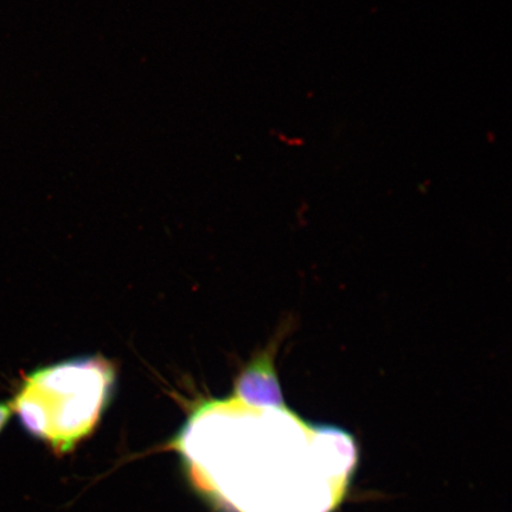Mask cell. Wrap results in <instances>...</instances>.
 Segmentation results:
<instances>
[{
    "instance_id": "cell-3",
    "label": "cell",
    "mask_w": 512,
    "mask_h": 512,
    "mask_svg": "<svg viewBox=\"0 0 512 512\" xmlns=\"http://www.w3.org/2000/svg\"><path fill=\"white\" fill-rule=\"evenodd\" d=\"M12 414H14V412H12L11 403L0 402V433H2L5 426L8 425Z\"/></svg>"
},
{
    "instance_id": "cell-2",
    "label": "cell",
    "mask_w": 512,
    "mask_h": 512,
    "mask_svg": "<svg viewBox=\"0 0 512 512\" xmlns=\"http://www.w3.org/2000/svg\"><path fill=\"white\" fill-rule=\"evenodd\" d=\"M292 330V319L280 325L267 347L255 352L251 360L239 371L230 396L249 408L278 412L296 421L300 427L310 428L312 424L287 405L277 370L280 345Z\"/></svg>"
},
{
    "instance_id": "cell-1",
    "label": "cell",
    "mask_w": 512,
    "mask_h": 512,
    "mask_svg": "<svg viewBox=\"0 0 512 512\" xmlns=\"http://www.w3.org/2000/svg\"><path fill=\"white\" fill-rule=\"evenodd\" d=\"M115 382L114 364L101 356L76 358L28 375L10 402L31 437L62 456L89 437L105 412Z\"/></svg>"
}]
</instances>
